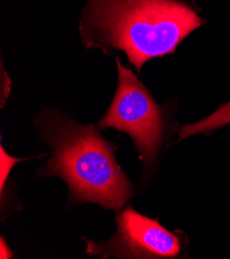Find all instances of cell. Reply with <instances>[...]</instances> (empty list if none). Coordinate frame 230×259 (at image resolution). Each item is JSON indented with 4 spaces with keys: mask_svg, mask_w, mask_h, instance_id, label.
I'll return each instance as SVG.
<instances>
[{
    "mask_svg": "<svg viewBox=\"0 0 230 259\" xmlns=\"http://www.w3.org/2000/svg\"><path fill=\"white\" fill-rule=\"evenodd\" d=\"M204 20L180 0H87L80 36L87 49L123 51L137 72L174 53Z\"/></svg>",
    "mask_w": 230,
    "mask_h": 259,
    "instance_id": "cell-1",
    "label": "cell"
},
{
    "mask_svg": "<svg viewBox=\"0 0 230 259\" xmlns=\"http://www.w3.org/2000/svg\"><path fill=\"white\" fill-rule=\"evenodd\" d=\"M34 124L52 150L38 176L64 180L69 203H97L119 212L134 196L133 185L115 156L118 146L102 138L93 124L82 125L56 109L43 110Z\"/></svg>",
    "mask_w": 230,
    "mask_h": 259,
    "instance_id": "cell-2",
    "label": "cell"
},
{
    "mask_svg": "<svg viewBox=\"0 0 230 259\" xmlns=\"http://www.w3.org/2000/svg\"><path fill=\"white\" fill-rule=\"evenodd\" d=\"M116 64L117 90L108 112L97 127L114 128L128 135L147 175L154 166L164 141L166 114L133 71L121 62L119 56H116Z\"/></svg>",
    "mask_w": 230,
    "mask_h": 259,
    "instance_id": "cell-3",
    "label": "cell"
},
{
    "mask_svg": "<svg viewBox=\"0 0 230 259\" xmlns=\"http://www.w3.org/2000/svg\"><path fill=\"white\" fill-rule=\"evenodd\" d=\"M117 231L107 242L96 243L86 238V253L101 258L167 259L181 254L180 236L127 206L116 217Z\"/></svg>",
    "mask_w": 230,
    "mask_h": 259,
    "instance_id": "cell-4",
    "label": "cell"
},
{
    "mask_svg": "<svg viewBox=\"0 0 230 259\" xmlns=\"http://www.w3.org/2000/svg\"><path fill=\"white\" fill-rule=\"evenodd\" d=\"M230 124V100L222 103L220 107L210 116L193 123L186 124L180 128L177 133L178 139L176 142H181L187 138L197 135H211L217 129L223 128Z\"/></svg>",
    "mask_w": 230,
    "mask_h": 259,
    "instance_id": "cell-5",
    "label": "cell"
},
{
    "mask_svg": "<svg viewBox=\"0 0 230 259\" xmlns=\"http://www.w3.org/2000/svg\"><path fill=\"white\" fill-rule=\"evenodd\" d=\"M30 158H16L12 157L11 155H9L4 147H0V160H2V163H0V187H2V194L5 192V186L6 182L9 179L10 172L15 166L16 163L24 161V160H29Z\"/></svg>",
    "mask_w": 230,
    "mask_h": 259,
    "instance_id": "cell-6",
    "label": "cell"
},
{
    "mask_svg": "<svg viewBox=\"0 0 230 259\" xmlns=\"http://www.w3.org/2000/svg\"><path fill=\"white\" fill-rule=\"evenodd\" d=\"M8 77V73H6L5 67H4V63L2 62V108L5 107V102L10 94V86H11V81L10 79H8V81L6 82Z\"/></svg>",
    "mask_w": 230,
    "mask_h": 259,
    "instance_id": "cell-7",
    "label": "cell"
},
{
    "mask_svg": "<svg viewBox=\"0 0 230 259\" xmlns=\"http://www.w3.org/2000/svg\"><path fill=\"white\" fill-rule=\"evenodd\" d=\"M0 247H2V252H0V258H3V259L7 258V259H9V258H12L14 256V253L9 248V246L8 245L6 246V241H5V239L3 237H2V242H0Z\"/></svg>",
    "mask_w": 230,
    "mask_h": 259,
    "instance_id": "cell-8",
    "label": "cell"
}]
</instances>
